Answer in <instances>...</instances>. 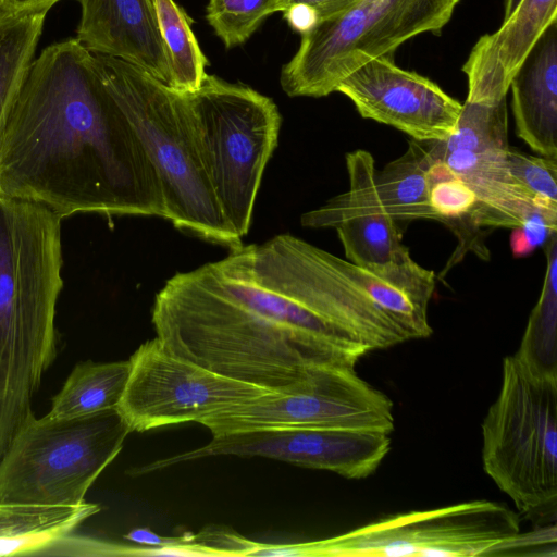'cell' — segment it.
I'll return each instance as SVG.
<instances>
[{
    "label": "cell",
    "instance_id": "6da1fadb",
    "mask_svg": "<svg viewBox=\"0 0 557 557\" xmlns=\"http://www.w3.org/2000/svg\"><path fill=\"white\" fill-rule=\"evenodd\" d=\"M319 300L312 245L280 234L173 275L156 295L152 323L174 356L292 392L329 367H354L369 351L318 312Z\"/></svg>",
    "mask_w": 557,
    "mask_h": 557
},
{
    "label": "cell",
    "instance_id": "7a4b0ae2",
    "mask_svg": "<svg viewBox=\"0 0 557 557\" xmlns=\"http://www.w3.org/2000/svg\"><path fill=\"white\" fill-rule=\"evenodd\" d=\"M0 193L62 218L166 211L141 141L76 38L34 59L0 138Z\"/></svg>",
    "mask_w": 557,
    "mask_h": 557
},
{
    "label": "cell",
    "instance_id": "3957f363",
    "mask_svg": "<svg viewBox=\"0 0 557 557\" xmlns=\"http://www.w3.org/2000/svg\"><path fill=\"white\" fill-rule=\"evenodd\" d=\"M62 219L0 193V457L55 356Z\"/></svg>",
    "mask_w": 557,
    "mask_h": 557
},
{
    "label": "cell",
    "instance_id": "277c9868",
    "mask_svg": "<svg viewBox=\"0 0 557 557\" xmlns=\"http://www.w3.org/2000/svg\"><path fill=\"white\" fill-rule=\"evenodd\" d=\"M94 55L107 89L156 169L165 220L231 249L242 245L221 213L198 156L186 94L126 61Z\"/></svg>",
    "mask_w": 557,
    "mask_h": 557
},
{
    "label": "cell",
    "instance_id": "5b68a950",
    "mask_svg": "<svg viewBox=\"0 0 557 557\" xmlns=\"http://www.w3.org/2000/svg\"><path fill=\"white\" fill-rule=\"evenodd\" d=\"M186 97L205 173L223 218L243 238L277 145L280 111L271 98L251 87L209 74Z\"/></svg>",
    "mask_w": 557,
    "mask_h": 557
},
{
    "label": "cell",
    "instance_id": "8992f818",
    "mask_svg": "<svg viewBox=\"0 0 557 557\" xmlns=\"http://www.w3.org/2000/svg\"><path fill=\"white\" fill-rule=\"evenodd\" d=\"M485 473L524 516L555 517L557 377L504 358L502 385L482 423Z\"/></svg>",
    "mask_w": 557,
    "mask_h": 557
},
{
    "label": "cell",
    "instance_id": "52a82bcc",
    "mask_svg": "<svg viewBox=\"0 0 557 557\" xmlns=\"http://www.w3.org/2000/svg\"><path fill=\"white\" fill-rule=\"evenodd\" d=\"M131 433L117 409L24 420L0 457V502L77 506Z\"/></svg>",
    "mask_w": 557,
    "mask_h": 557
},
{
    "label": "cell",
    "instance_id": "ba28073f",
    "mask_svg": "<svg viewBox=\"0 0 557 557\" xmlns=\"http://www.w3.org/2000/svg\"><path fill=\"white\" fill-rule=\"evenodd\" d=\"M459 0H358L301 35L280 83L289 97H325L351 72L408 39L440 34Z\"/></svg>",
    "mask_w": 557,
    "mask_h": 557
},
{
    "label": "cell",
    "instance_id": "9c48e42d",
    "mask_svg": "<svg viewBox=\"0 0 557 557\" xmlns=\"http://www.w3.org/2000/svg\"><path fill=\"white\" fill-rule=\"evenodd\" d=\"M519 520L503 504L474 500L389 516L342 535L301 543L302 556H479L515 546Z\"/></svg>",
    "mask_w": 557,
    "mask_h": 557
},
{
    "label": "cell",
    "instance_id": "30bf717a",
    "mask_svg": "<svg viewBox=\"0 0 557 557\" xmlns=\"http://www.w3.org/2000/svg\"><path fill=\"white\" fill-rule=\"evenodd\" d=\"M213 436L284 429H347L391 434L393 403L363 381L354 367L333 366L307 387L269 391L203 418Z\"/></svg>",
    "mask_w": 557,
    "mask_h": 557
},
{
    "label": "cell",
    "instance_id": "8fae6325",
    "mask_svg": "<svg viewBox=\"0 0 557 557\" xmlns=\"http://www.w3.org/2000/svg\"><path fill=\"white\" fill-rule=\"evenodd\" d=\"M128 360L131 371L116 409L131 432L199 423L269 392L174 356L157 337L140 345Z\"/></svg>",
    "mask_w": 557,
    "mask_h": 557
},
{
    "label": "cell",
    "instance_id": "7c38bea8",
    "mask_svg": "<svg viewBox=\"0 0 557 557\" xmlns=\"http://www.w3.org/2000/svg\"><path fill=\"white\" fill-rule=\"evenodd\" d=\"M509 147L506 98L491 104L466 101L455 132L431 141L434 159L474 191L478 201L467 219L478 227L515 228L543 209L512 176Z\"/></svg>",
    "mask_w": 557,
    "mask_h": 557
},
{
    "label": "cell",
    "instance_id": "4fadbf2b",
    "mask_svg": "<svg viewBox=\"0 0 557 557\" xmlns=\"http://www.w3.org/2000/svg\"><path fill=\"white\" fill-rule=\"evenodd\" d=\"M391 449L389 434L347 429L259 430L213 436L194 450L148 463L138 474L174 463L218 455L259 456L296 466L364 479L379 468Z\"/></svg>",
    "mask_w": 557,
    "mask_h": 557
},
{
    "label": "cell",
    "instance_id": "5bb4252c",
    "mask_svg": "<svg viewBox=\"0 0 557 557\" xmlns=\"http://www.w3.org/2000/svg\"><path fill=\"white\" fill-rule=\"evenodd\" d=\"M368 120L392 126L418 141L445 140L456 129L462 104L436 83L404 70L393 54L371 60L336 87Z\"/></svg>",
    "mask_w": 557,
    "mask_h": 557
},
{
    "label": "cell",
    "instance_id": "9a60e30c",
    "mask_svg": "<svg viewBox=\"0 0 557 557\" xmlns=\"http://www.w3.org/2000/svg\"><path fill=\"white\" fill-rule=\"evenodd\" d=\"M349 189L324 206L305 213L308 227H334L347 260L376 270L410 255L398 222L389 215L375 188V163L366 150L346 154Z\"/></svg>",
    "mask_w": 557,
    "mask_h": 557
},
{
    "label": "cell",
    "instance_id": "2e32d148",
    "mask_svg": "<svg viewBox=\"0 0 557 557\" xmlns=\"http://www.w3.org/2000/svg\"><path fill=\"white\" fill-rule=\"evenodd\" d=\"M76 39L91 53L126 61L169 84L170 66L152 0H75Z\"/></svg>",
    "mask_w": 557,
    "mask_h": 557
},
{
    "label": "cell",
    "instance_id": "e0dca14e",
    "mask_svg": "<svg viewBox=\"0 0 557 557\" xmlns=\"http://www.w3.org/2000/svg\"><path fill=\"white\" fill-rule=\"evenodd\" d=\"M557 22V0H521L500 27L479 38L462 65L467 102L496 103L545 32Z\"/></svg>",
    "mask_w": 557,
    "mask_h": 557
},
{
    "label": "cell",
    "instance_id": "ac0fdd59",
    "mask_svg": "<svg viewBox=\"0 0 557 557\" xmlns=\"http://www.w3.org/2000/svg\"><path fill=\"white\" fill-rule=\"evenodd\" d=\"M509 88L517 136L557 161V22L542 34Z\"/></svg>",
    "mask_w": 557,
    "mask_h": 557
},
{
    "label": "cell",
    "instance_id": "d6986e66",
    "mask_svg": "<svg viewBox=\"0 0 557 557\" xmlns=\"http://www.w3.org/2000/svg\"><path fill=\"white\" fill-rule=\"evenodd\" d=\"M100 506H41L0 502V556L27 554L65 539Z\"/></svg>",
    "mask_w": 557,
    "mask_h": 557
},
{
    "label": "cell",
    "instance_id": "ffe728a7",
    "mask_svg": "<svg viewBox=\"0 0 557 557\" xmlns=\"http://www.w3.org/2000/svg\"><path fill=\"white\" fill-rule=\"evenodd\" d=\"M435 159L431 141L412 139L406 152L375 172V188L385 211L397 222L438 220L430 206L426 172Z\"/></svg>",
    "mask_w": 557,
    "mask_h": 557
},
{
    "label": "cell",
    "instance_id": "44dd1931",
    "mask_svg": "<svg viewBox=\"0 0 557 557\" xmlns=\"http://www.w3.org/2000/svg\"><path fill=\"white\" fill-rule=\"evenodd\" d=\"M50 9L0 13V138L34 61Z\"/></svg>",
    "mask_w": 557,
    "mask_h": 557
},
{
    "label": "cell",
    "instance_id": "7402d4cb",
    "mask_svg": "<svg viewBox=\"0 0 557 557\" xmlns=\"http://www.w3.org/2000/svg\"><path fill=\"white\" fill-rule=\"evenodd\" d=\"M131 371L129 360L75 366L53 397L52 417L73 418L116 409Z\"/></svg>",
    "mask_w": 557,
    "mask_h": 557
},
{
    "label": "cell",
    "instance_id": "603a6c76",
    "mask_svg": "<svg viewBox=\"0 0 557 557\" xmlns=\"http://www.w3.org/2000/svg\"><path fill=\"white\" fill-rule=\"evenodd\" d=\"M546 271L521 344L513 355L532 373L557 377V235L545 244Z\"/></svg>",
    "mask_w": 557,
    "mask_h": 557
},
{
    "label": "cell",
    "instance_id": "cb8c5ba5",
    "mask_svg": "<svg viewBox=\"0 0 557 557\" xmlns=\"http://www.w3.org/2000/svg\"><path fill=\"white\" fill-rule=\"evenodd\" d=\"M165 46L169 86L182 94L196 91L205 76L208 60L191 30V20L174 0H152Z\"/></svg>",
    "mask_w": 557,
    "mask_h": 557
},
{
    "label": "cell",
    "instance_id": "d4e9b609",
    "mask_svg": "<svg viewBox=\"0 0 557 557\" xmlns=\"http://www.w3.org/2000/svg\"><path fill=\"white\" fill-rule=\"evenodd\" d=\"M341 272L358 286L407 335L408 339L425 338L432 334L428 305L418 300L389 277L358 267L336 256Z\"/></svg>",
    "mask_w": 557,
    "mask_h": 557
},
{
    "label": "cell",
    "instance_id": "484cf974",
    "mask_svg": "<svg viewBox=\"0 0 557 557\" xmlns=\"http://www.w3.org/2000/svg\"><path fill=\"white\" fill-rule=\"evenodd\" d=\"M283 0H209L206 20L226 49L245 44Z\"/></svg>",
    "mask_w": 557,
    "mask_h": 557
},
{
    "label": "cell",
    "instance_id": "4316f807",
    "mask_svg": "<svg viewBox=\"0 0 557 557\" xmlns=\"http://www.w3.org/2000/svg\"><path fill=\"white\" fill-rule=\"evenodd\" d=\"M508 162L512 176L545 210L557 212V161L509 147Z\"/></svg>",
    "mask_w": 557,
    "mask_h": 557
},
{
    "label": "cell",
    "instance_id": "83f0119b",
    "mask_svg": "<svg viewBox=\"0 0 557 557\" xmlns=\"http://www.w3.org/2000/svg\"><path fill=\"white\" fill-rule=\"evenodd\" d=\"M429 200L438 221L444 223L468 218L478 201L474 191L457 176L431 185Z\"/></svg>",
    "mask_w": 557,
    "mask_h": 557
},
{
    "label": "cell",
    "instance_id": "f1b7e54d",
    "mask_svg": "<svg viewBox=\"0 0 557 557\" xmlns=\"http://www.w3.org/2000/svg\"><path fill=\"white\" fill-rule=\"evenodd\" d=\"M557 231V213L544 209L533 211L524 222L512 228L510 247L515 257H525L546 244Z\"/></svg>",
    "mask_w": 557,
    "mask_h": 557
},
{
    "label": "cell",
    "instance_id": "f546056e",
    "mask_svg": "<svg viewBox=\"0 0 557 557\" xmlns=\"http://www.w3.org/2000/svg\"><path fill=\"white\" fill-rule=\"evenodd\" d=\"M357 1L358 0H283V11L292 4L302 3L314 10L320 22L345 11Z\"/></svg>",
    "mask_w": 557,
    "mask_h": 557
},
{
    "label": "cell",
    "instance_id": "4dcf8cb0",
    "mask_svg": "<svg viewBox=\"0 0 557 557\" xmlns=\"http://www.w3.org/2000/svg\"><path fill=\"white\" fill-rule=\"evenodd\" d=\"M283 13L289 26L300 35L310 30L319 22L314 10L302 3L292 4Z\"/></svg>",
    "mask_w": 557,
    "mask_h": 557
},
{
    "label": "cell",
    "instance_id": "1f68e13d",
    "mask_svg": "<svg viewBox=\"0 0 557 557\" xmlns=\"http://www.w3.org/2000/svg\"><path fill=\"white\" fill-rule=\"evenodd\" d=\"M124 537L141 546H163L180 542H191L195 540L193 534H184L183 536L166 537L157 534L147 528H137L129 531Z\"/></svg>",
    "mask_w": 557,
    "mask_h": 557
},
{
    "label": "cell",
    "instance_id": "d6a6232c",
    "mask_svg": "<svg viewBox=\"0 0 557 557\" xmlns=\"http://www.w3.org/2000/svg\"><path fill=\"white\" fill-rule=\"evenodd\" d=\"M61 0H0V13H15L38 8H52Z\"/></svg>",
    "mask_w": 557,
    "mask_h": 557
},
{
    "label": "cell",
    "instance_id": "836d02e7",
    "mask_svg": "<svg viewBox=\"0 0 557 557\" xmlns=\"http://www.w3.org/2000/svg\"><path fill=\"white\" fill-rule=\"evenodd\" d=\"M521 0H505L504 20L507 18L518 7Z\"/></svg>",
    "mask_w": 557,
    "mask_h": 557
}]
</instances>
